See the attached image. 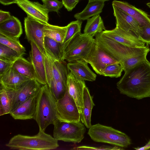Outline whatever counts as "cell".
<instances>
[{"label": "cell", "instance_id": "cell-1", "mask_svg": "<svg viewBox=\"0 0 150 150\" xmlns=\"http://www.w3.org/2000/svg\"><path fill=\"white\" fill-rule=\"evenodd\" d=\"M117 87L121 93L130 98L150 97V62L146 59L125 71Z\"/></svg>", "mask_w": 150, "mask_h": 150}, {"label": "cell", "instance_id": "cell-37", "mask_svg": "<svg viewBox=\"0 0 150 150\" xmlns=\"http://www.w3.org/2000/svg\"><path fill=\"white\" fill-rule=\"evenodd\" d=\"M71 149L75 150H123V148L117 146H100L94 147L86 146H82L76 147H74Z\"/></svg>", "mask_w": 150, "mask_h": 150}, {"label": "cell", "instance_id": "cell-27", "mask_svg": "<svg viewBox=\"0 0 150 150\" xmlns=\"http://www.w3.org/2000/svg\"><path fill=\"white\" fill-rule=\"evenodd\" d=\"M82 23V21L77 20L71 22L67 25L66 35L63 42L61 44V50L63 57L64 50L76 36L81 33Z\"/></svg>", "mask_w": 150, "mask_h": 150}, {"label": "cell", "instance_id": "cell-9", "mask_svg": "<svg viewBox=\"0 0 150 150\" xmlns=\"http://www.w3.org/2000/svg\"><path fill=\"white\" fill-rule=\"evenodd\" d=\"M83 60L89 64L96 73L101 75L107 66L112 64L120 63L96 43L89 54Z\"/></svg>", "mask_w": 150, "mask_h": 150}, {"label": "cell", "instance_id": "cell-24", "mask_svg": "<svg viewBox=\"0 0 150 150\" xmlns=\"http://www.w3.org/2000/svg\"><path fill=\"white\" fill-rule=\"evenodd\" d=\"M104 2V1H88L83 10L74 14V17L77 20L84 21L91 16L99 15L102 11Z\"/></svg>", "mask_w": 150, "mask_h": 150}, {"label": "cell", "instance_id": "cell-28", "mask_svg": "<svg viewBox=\"0 0 150 150\" xmlns=\"http://www.w3.org/2000/svg\"><path fill=\"white\" fill-rule=\"evenodd\" d=\"M67 29V26L63 27L45 24L44 29L45 36L62 43L64 39Z\"/></svg>", "mask_w": 150, "mask_h": 150}, {"label": "cell", "instance_id": "cell-2", "mask_svg": "<svg viewBox=\"0 0 150 150\" xmlns=\"http://www.w3.org/2000/svg\"><path fill=\"white\" fill-rule=\"evenodd\" d=\"M11 149L48 150L59 146L58 141L39 129L36 135L30 136L18 134L14 136L6 144Z\"/></svg>", "mask_w": 150, "mask_h": 150}, {"label": "cell", "instance_id": "cell-16", "mask_svg": "<svg viewBox=\"0 0 150 150\" xmlns=\"http://www.w3.org/2000/svg\"><path fill=\"white\" fill-rule=\"evenodd\" d=\"M29 57L35 72L36 80L42 85L47 84L43 54L33 42H30Z\"/></svg>", "mask_w": 150, "mask_h": 150}, {"label": "cell", "instance_id": "cell-18", "mask_svg": "<svg viewBox=\"0 0 150 150\" xmlns=\"http://www.w3.org/2000/svg\"><path fill=\"white\" fill-rule=\"evenodd\" d=\"M39 92L31 96L11 112L10 114L13 118L20 120L33 119Z\"/></svg>", "mask_w": 150, "mask_h": 150}, {"label": "cell", "instance_id": "cell-19", "mask_svg": "<svg viewBox=\"0 0 150 150\" xmlns=\"http://www.w3.org/2000/svg\"><path fill=\"white\" fill-rule=\"evenodd\" d=\"M86 86L84 81L78 79L69 72L67 78V90L75 101L80 114L82 110L83 90Z\"/></svg>", "mask_w": 150, "mask_h": 150}, {"label": "cell", "instance_id": "cell-8", "mask_svg": "<svg viewBox=\"0 0 150 150\" xmlns=\"http://www.w3.org/2000/svg\"><path fill=\"white\" fill-rule=\"evenodd\" d=\"M56 110L57 118L61 121L74 122L81 120L76 103L67 90L63 97L56 101Z\"/></svg>", "mask_w": 150, "mask_h": 150}, {"label": "cell", "instance_id": "cell-17", "mask_svg": "<svg viewBox=\"0 0 150 150\" xmlns=\"http://www.w3.org/2000/svg\"><path fill=\"white\" fill-rule=\"evenodd\" d=\"M30 80L20 74L11 67L0 75L1 88L15 90Z\"/></svg>", "mask_w": 150, "mask_h": 150}, {"label": "cell", "instance_id": "cell-22", "mask_svg": "<svg viewBox=\"0 0 150 150\" xmlns=\"http://www.w3.org/2000/svg\"><path fill=\"white\" fill-rule=\"evenodd\" d=\"M21 23L17 18L11 16L0 23V34L8 38L18 40L22 34Z\"/></svg>", "mask_w": 150, "mask_h": 150}, {"label": "cell", "instance_id": "cell-45", "mask_svg": "<svg viewBox=\"0 0 150 150\" xmlns=\"http://www.w3.org/2000/svg\"><path fill=\"white\" fill-rule=\"evenodd\" d=\"M146 5L148 7H149V8H150V2H149V3H147L146 4Z\"/></svg>", "mask_w": 150, "mask_h": 150}, {"label": "cell", "instance_id": "cell-38", "mask_svg": "<svg viewBox=\"0 0 150 150\" xmlns=\"http://www.w3.org/2000/svg\"><path fill=\"white\" fill-rule=\"evenodd\" d=\"M142 30L139 38L146 45H150V26H142Z\"/></svg>", "mask_w": 150, "mask_h": 150}, {"label": "cell", "instance_id": "cell-14", "mask_svg": "<svg viewBox=\"0 0 150 150\" xmlns=\"http://www.w3.org/2000/svg\"><path fill=\"white\" fill-rule=\"evenodd\" d=\"M16 4L27 16L44 24L48 23L49 12L43 5L28 0H18Z\"/></svg>", "mask_w": 150, "mask_h": 150}, {"label": "cell", "instance_id": "cell-4", "mask_svg": "<svg viewBox=\"0 0 150 150\" xmlns=\"http://www.w3.org/2000/svg\"><path fill=\"white\" fill-rule=\"evenodd\" d=\"M95 42L120 63L125 60L150 50L148 45L144 47H132L125 46L107 36L102 32L97 34Z\"/></svg>", "mask_w": 150, "mask_h": 150}, {"label": "cell", "instance_id": "cell-42", "mask_svg": "<svg viewBox=\"0 0 150 150\" xmlns=\"http://www.w3.org/2000/svg\"><path fill=\"white\" fill-rule=\"evenodd\" d=\"M18 0H0V3L4 5L16 3Z\"/></svg>", "mask_w": 150, "mask_h": 150}, {"label": "cell", "instance_id": "cell-3", "mask_svg": "<svg viewBox=\"0 0 150 150\" xmlns=\"http://www.w3.org/2000/svg\"><path fill=\"white\" fill-rule=\"evenodd\" d=\"M48 85H42L39 92L33 118L39 128L44 131L57 119L56 102Z\"/></svg>", "mask_w": 150, "mask_h": 150}, {"label": "cell", "instance_id": "cell-11", "mask_svg": "<svg viewBox=\"0 0 150 150\" xmlns=\"http://www.w3.org/2000/svg\"><path fill=\"white\" fill-rule=\"evenodd\" d=\"M24 24L27 40L35 44L44 54V29L45 24L27 16L25 18Z\"/></svg>", "mask_w": 150, "mask_h": 150}, {"label": "cell", "instance_id": "cell-10", "mask_svg": "<svg viewBox=\"0 0 150 150\" xmlns=\"http://www.w3.org/2000/svg\"><path fill=\"white\" fill-rule=\"evenodd\" d=\"M47 84L49 85L54 81L62 80L67 81L69 71L63 62L56 60L45 51L43 54Z\"/></svg>", "mask_w": 150, "mask_h": 150}, {"label": "cell", "instance_id": "cell-21", "mask_svg": "<svg viewBox=\"0 0 150 150\" xmlns=\"http://www.w3.org/2000/svg\"><path fill=\"white\" fill-rule=\"evenodd\" d=\"M88 64L83 60H77L68 62L67 67L69 71L78 79L84 81H95L96 75L90 69Z\"/></svg>", "mask_w": 150, "mask_h": 150}, {"label": "cell", "instance_id": "cell-13", "mask_svg": "<svg viewBox=\"0 0 150 150\" xmlns=\"http://www.w3.org/2000/svg\"><path fill=\"white\" fill-rule=\"evenodd\" d=\"M42 86L36 79H31L18 89L14 90L11 112L31 96L38 93Z\"/></svg>", "mask_w": 150, "mask_h": 150}, {"label": "cell", "instance_id": "cell-6", "mask_svg": "<svg viewBox=\"0 0 150 150\" xmlns=\"http://www.w3.org/2000/svg\"><path fill=\"white\" fill-rule=\"evenodd\" d=\"M53 137L57 141L79 143L84 137L85 125L80 121L69 122L57 119L54 122Z\"/></svg>", "mask_w": 150, "mask_h": 150}, {"label": "cell", "instance_id": "cell-29", "mask_svg": "<svg viewBox=\"0 0 150 150\" xmlns=\"http://www.w3.org/2000/svg\"><path fill=\"white\" fill-rule=\"evenodd\" d=\"M61 44V43L45 36L43 42L45 51L53 59L63 62Z\"/></svg>", "mask_w": 150, "mask_h": 150}, {"label": "cell", "instance_id": "cell-40", "mask_svg": "<svg viewBox=\"0 0 150 150\" xmlns=\"http://www.w3.org/2000/svg\"><path fill=\"white\" fill-rule=\"evenodd\" d=\"M14 62L0 59V75L12 67Z\"/></svg>", "mask_w": 150, "mask_h": 150}, {"label": "cell", "instance_id": "cell-30", "mask_svg": "<svg viewBox=\"0 0 150 150\" xmlns=\"http://www.w3.org/2000/svg\"><path fill=\"white\" fill-rule=\"evenodd\" d=\"M14 90L1 88L0 90V115L10 114Z\"/></svg>", "mask_w": 150, "mask_h": 150}, {"label": "cell", "instance_id": "cell-41", "mask_svg": "<svg viewBox=\"0 0 150 150\" xmlns=\"http://www.w3.org/2000/svg\"><path fill=\"white\" fill-rule=\"evenodd\" d=\"M10 13L1 10H0V23L9 19L11 17Z\"/></svg>", "mask_w": 150, "mask_h": 150}, {"label": "cell", "instance_id": "cell-36", "mask_svg": "<svg viewBox=\"0 0 150 150\" xmlns=\"http://www.w3.org/2000/svg\"><path fill=\"white\" fill-rule=\"evenodd\" d=\"M43 5L49 12L54 11L57 13L63 5L62 1L58 0H42Z\"/></svg>", "mask_w": 150, "mask_h": 150}, {"label": "cell", "instance_id": "cell-25", "mask_svg": "<svg viewBox=\"0 0 150 150\" xmlns=\"http://www.w3.org/2000/svg\"><path fill=\"white\" fill-rule=\"evenodd\" d=\"M83 30L85 35L93 37L97 33L106 30L102 19L100 15L93 16L87 20Z\"/></svg>", "mask_w": 150, "mask_h": 150}, {"label": "cell", "instance_id": "cell-15", "mask_svg": "<svg viewBox=\"0 0 150 150\" xmlns=\"http://www.w3.org/2000/svg\"><path fill=\"white\" fill-rule=\"evenodd\" d=\"M114 15L116 20V28L136 34L139 37L142 27L133 18L115 5L112 4Z\"/></svg>", "mask_w": 150, "mask_h": 150}, {"label": "cell", "instance_id": "cell-31", "mask_svg": "<svg viewBox=\"0 0 150 150\" xmlns=\"http://www.w3.org/2000/svg\"><path fill=\"white\" fill-rule=\"evenodd\" d=\"M67 82L62 80L54 81L48 85L56 100L62 98L65 95L67 90Z\"/></svg>", "mask_w": 150, "mask_h": 150}, {"label": "cell", "instance_id": "cell-23", "mask_svg": "<svg viewBox=\"0 0 150 150\" xmlns=\"http://www.w3.org/2000/svg\"><path fill=\"white\" fill-rule=\"evenodd\" d=\"M93 98V97L91 95L88 88L86 86L84 87L83 93L80 120L88 129L92 125L91 124V112L95 105Z\"/></svg>", "mask_w": 150, "mask_h": 150}, {"label": "cell", "instance_id": "cell-43", "mask_svg": "<svg viewBox=\"0 0 150 150\" xmlns=\"http://www.w3.org/2000/svg\"><path fill=\"white\" fill-rule=\"evenodd\" d=\"M134 149L137 150H144L150 149V140L144 146L141 147L134 148Z\"/></svg>", "mask_w": 150, "mask_h": 150}, {"label": "cell", "instance_id": "cell-20", "mask_svg": "<svg viewBox=\"0 0 150 150\" xmlns=\"http://www.w3.org/2000/svg\"><path fill=\"white\" fill-rule=\"evenodd\" d=\"M113 4L133 18L142 27L150 26V15L127 2L114 0Z\"/></svg>", "mask_w": 150, "mask_h": 150}, {"label": "cell", "instance_id": "cell-7", "mask_svg": "<svg viewBox=\"0 0 150 150\" xmlns=\"http://www.w3.org/2000/svg\"><path fill=\"white\" fill-rule=\"evenodd\" d=\"M93 37L80 33L71 41L65 49L63 62H68L83 60L91 50L95 44Z\"/></svg>", "mask_w": 150, "mask_h": 150}, {"label": "cell", "instance_id": "cell-26", "mask_svg": "<svg viewBox=\"0 0 150 150\" xmlns=\"http://www.w3.org/2000/svg\"><path fill=\"white\" fill-rule=\"evenodd\" d=\"M12 67L21 75L30 79H36V75L33 65L22 57L18 58L13 63Z\"/></svg>", "mask_w": 150, "mask_h": 150}, {"label": "cell", "instance_id": "cell-35", "mask_svg": "<svg viewBox=\"0 0 150 150\" xmlns=\"http://www.w3.org/2000/svg\"><path fill=\"white\" fill-rule=\"evenodd\" d=\"M123 70V67L120 63L112 64L104 69L102 75L111 78H118L121 76Z\"/></svg>", "mask_w": 150, "mask_h": 150}, {"label": "cell", "instance_id": "cell-34", "mask_svg": "<svg viewBox=\"0 0 150 150\" xmlns=\"http://www.w3.org/2000/svg\"><path fill=\"white\" fill-rule=\"evenodd\" d=\"M21 57L15 50L0 43V59L14 62Z\"/></svg>", "mask_w": 150, "mask_h": 150}, {"label": "cell", "instance_id": "cell-12", "mask_svg": "<svg viewBox=\"0 0 150 150\" xmlns=\"http://www.w3.org/2000/svg\"><path fill=\"white\" fill-rule=\"evenodd\" d=\"M113 40L125 46L136 48L144 47L145 43L135 33L126 31L115 27L110 30L102 32Z\"/></svg>", "mask_w": 150, "mask_h": 150}, {"label": "cell", "instance_id": "cell-33", "mask_svg": "<svg viewBox=\"0 0 150 150\" xmlns=\"http://www.w3.org/2000/svg\"><path fill=\"white\" fill-rule=\"evenodd\" d=\"M0 43L15 50L21 56L26 54L25 48L21 44L19 40L8 38L0 34Z\"/></svg>", "mask_w": 150, "mask_h": 150}, {"label": "cell", "instance_id": "cell-5", "mask_svg": "<svg viewBox=\"0 0 150 150\" xmlns=\"http://www.w3.org/2000/svg\"><path fill=\"white\" fill-rule=\"evenodd\" d=\"M93 141L109 144L122 148L131 144L129 137L125 133L111 127L97 124L91 125L88 133Z\"/></svg>", "mask_w": 150, "mask_h": 150}, {"label": "cell", "instance_id": "cell-32", "mask_svg": "<svg viewBox=\"0 0 150 150\" xmlns=\"http://www.w3.org/2000/svg\"><path fill=\"white\" fill-rule=\"evenodd\" d=\"M149 51L150 50H148L121 62L120 63L122 66L124 71L133 68L139 63L146 59V56Z\"/></svg>", "mask_w": 150, "mask_h": 150}, {"label": "cell", "instance_id": "cell-44", "mask_svg": "<svg viewBox=\"0 0 150 150\" xmlns=\"http://www.w3.org/2000/svg\"><path fill=\"white\" fill-rule=\"evenodd\" d=\"M110 0H88L89 2L94 1H106Z\"/></svg>", "mask_w": 150, "mask_h": 150}, {"label": "cell", "instance_id": "cell-39", "mask_svg": "<svg viewBox=\"0 0 150 150\" xmlns=\"http://www.w3.org/2000/svg\"><path fill=\"white\" fill-rule=\"evenodd\" d=\"M79 0H62L63 6L69 11H71L75 7Z\"/></svg>", "mask_w": 150, "mask_h": 150}]
</instances>
